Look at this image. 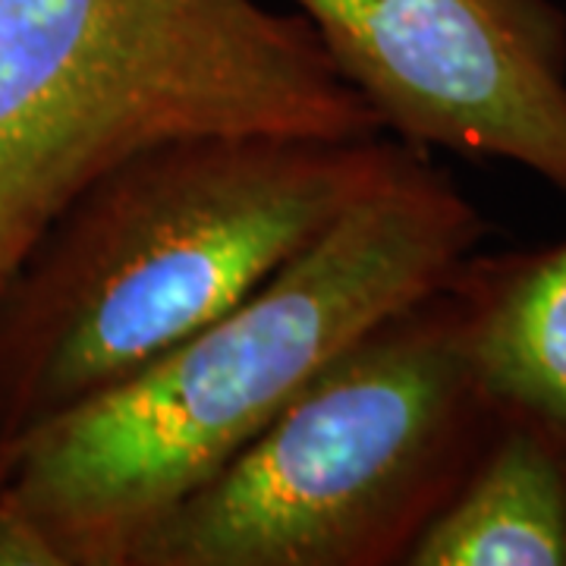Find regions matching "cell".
<instances>
[{"mask_svg":"<svg viewBox=\"0 0 566 566\" xmlns=\"http://www.w3.org/2000/svg\"><path fill=\"white\" fill-rule=\"evenodd\" d=\"M485 218L422 148L312 245L123 385L22 441L3 482L61 566H129L139 538L230 463L371 324L444 286Z\"/></svg>","mask_w":566,"mask_h":566,"instance_id":"6da1fadb","label":"cell"},{"mask_svg":"<svg viewBox=\"0 0 566 566\" xmlns=\"http://www.w3.org/2000/svg\"><path fill=\"white\" fill-rule=\"evenodd\" d=\"M394 136L214 133L80 189L0 290V482L44 422L243 303L400 167Z\"/></svg>","mask_w":566,"mask_h":566,"instance_id":"7a4b0ae2","label":"cell"},{"mask_svg":"<svg viewBox=\"0 0 566 566\" xmlns=\"http://www.w3.org/2000/svg\"><path fill=\"white\" fill-rule=\"evenodd\" d=\"M214 133L385 126L312 25L262 0H0V290L111 164Z\"/></svg>","mask_w":566,"mask_h":566,"instance_id":"3957f363","label":"cell"},{"mask_svg":"<svg viewBox=\"0 0 566 566\" xmlns=\"http://www.w3.org/2000/svg\"><path fill=\"white\" fill-rule=\"evenodd\" d=\"M494 419L465 262L324 365L142 535L129 566H406Z\"/></svg>","mask_w":566,"mask_h":566,"instance_id":"277c9868","label":"cell"},{"mask_svg":"<svg viewBox=\"0 0 566 566\" xmlns=\"http://www.w3.org/2000/svg\"><path fill=\"white\" fill-rule=\"evenodd\" d=\"M394 139L520 164L566 192L554 0H286Z\"/></svg>","mask_w":566,"mask_h":566,"instance_id":"5b68a950","label":"cell"},{"mask_svg":"<svg viewBox=\"0 0 566 566\" xmlns=\"http://www.w3.org/2000/svg\"><path fill=\"white\" fill-rule=\"evenodd\" d=\"M406 566H566V431L520 409L497 419Z\"/></svg>","mask_w":566,"mask_h":566,"instance_id":"8992f818","label":"cell"},{"mask_svg":"<svg viewBox=\"0 0 566 566\" xmlns=\"http://www.w3.org/2000/svg\"><path fill=\"white\" fill-rule=\"evenodd\" d=\"M469 286L488 397L566 431V240L532 255H472Z\"/></svg>","mask_w":566,"mask_h":566,"instance_id":"52a82bcc","label":"cell"},{"mask_svg":"<svg viewBox=\"0 0 566 566\" xmlns=\"http://www.w3.org/2000/svg\"><path fill=\"white\" fill-rule=\"evenodd\" d=\"M0 566H61L54 547L25 516L7 482H0Z\"/></svg>","mask_w":566,"mask_h":566,"instance_id":"ba28073f","label":"cell"}]
</instances>
